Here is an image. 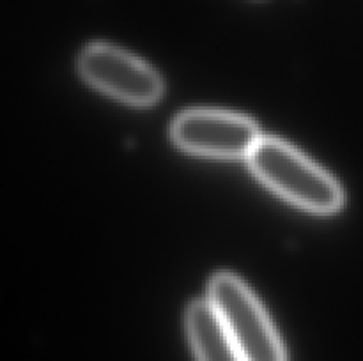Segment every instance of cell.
I'll list each match as a JSON object with an SVG mask.
<instances>
[{"label": "cell", "mask_w": 363, "mask_h": 361, "mask_svg": "<svg viewBox=\"0 0 363 361\" xmlns=\"http://www.w3.org/2000/svg\"><path fill=\"white\" fill-rule=\"evenodd\" d=\"M248 161L255 176L291 204L319 214L342 207L339 183L287 142L262 137Z\"/></svg>", "instance_id": "obj_1"}, {"label": "cell", "mask_w": 363, "mask_h": 361, "mask_svg": "<svg viewBox=\"0 0 363 361\" xmlns=\"http://www.w3.org/2000/svg\"><path fill=\"white\" fill-rule=\"evenodd\" d=\"M208 299L222 317L245 361H287L268 314L238 276L216 275L209 283Z\"/></svg>", "instance_id": "obj_2"}, {"label": "cell", "mask_w": 363, "mask_h": 361, "mask_svg": "<svg viewBox=\"0 0 363 361\" xmlns=\"http://www.w3.org/2000/svg\"><path fill=\"white\" fill-rule=\"evenodd\" d=\"M261 138L254 120L220 110H190L172 124V140L181 149L213 158H248Z\"/></svg>", "instance_id": "obj_3"}, {"label": "cell", "mask_w": 363, "mask_h": 361, "mask_svg": "<svg viewBox=\"0 0 363 361\" xmlns=\"http://www.w3.org/2000/svg\"><path fill=\"white\" fill-rule=\"evenodd\" d=\"M78 67L92 87L130 105H155L163 94L160 74L116 46L91 45L82 52Z\"/></svg>", "instance_id": "obj_4"}, {"label": "cell", "mask_w": 363, "mask_h": 361, "mask_svg": "<svg viewBox=\"0 0 363 361\" xmlns=\"http://www.w3.org/2000/svg\"><path fill=\"white\" fill-rule=\"evenodd\" d=\"M186 328L199 361H245L209 299L191 303Z\"/></svg>", "instance_id": "obj_5"}]
</instances>
